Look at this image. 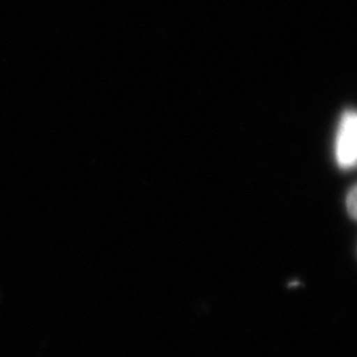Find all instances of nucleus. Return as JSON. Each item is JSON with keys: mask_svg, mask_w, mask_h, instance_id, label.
<instances>
[{"mask_svg": "<svg viewBox=\"0 0 357 357\" xmlns=\"http://www.w3.org/2000/svg\"><path fill=\"white\" fill-rule=\"evenodd\" d=\"M345 208H347L350 218L356 219V216H357V189H356V186H353L350 189L349 195L345 197Z\"/></svg>", "mask_w": 357, "mask_h": 357, "instance_id": "nucleus-2", "label": "nucleus"}, {"mask_svg": "<svg viewBox=\"0 0 357 357\" xmlns=\"http://www.w3.org/2000/svg\"><path fill=\"white\" fill-rule=\"evenodd\" d=\"M335 161L342 170H351L357 161V116L345 110L340 118L335 134Z\"/></svg>", "mask_w": 357, "mask_h": 357, "instance_id": "nucleus-1", "label": "nucleus"}]
</instances>
